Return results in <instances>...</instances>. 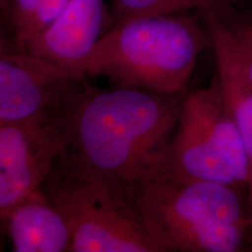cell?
Listing matches in <instances>:
<instances>
[{
  "label": "cell",
  "instance_id": "3",
  "mask_svg": "<svg viewBox=\"0 0 252 252\" xmlns=\"http://www.w3.org/2000/svg\"><path fill=\"white\" fill-rule=\"evenodd\" d=\"M209 43L208 27L204 30L197 15L189 12L133 19L115 24L100 35L76 76H103L115 87L184 94Z\"/></svg>",
  "mask_w": 252,
  "mask_h": 252
},
{
  "label": "cell",
  "instance_id": "14",
  "mask_svg": "<svg viewBox=\"0 0 252 252\" xmlns=\"http://www.w3.org/2000/svg\"><path fill=\"white\" fill-rule=\"evenodd\" d=\"M69 4L70 0H42L33 9L23 27L13 34L14 42L19 43L48 30L61 18Z\"/></svg>",
  "mask_w": 252,
  "mask_h": 252
},
{
  "label": "cell",
  "instance_id": "13",
  "mask_svg": "<svg viewBox=\"0 0 252 252\" xmlns=\"http://www.w3.org/2000/svg\"><path fill=\"white\" fill-rule=\"evenodd\" d=\"M217 77L224 91L230 109L234 113L243 139L249 166V181L245 196L249 212L252 217V88L244 86L239 81L226 75L219 74Z\"/></svg>",
  "mask_w": 252,
  "mask_h": 252
},
{
  "label": "cell",
  "instance_id": "8",
  "mask_svg": "<svg viewBox=\"0 0 252 252\" xmlns=\"http://www.w3.org/2000/svg\"><path fill=\"white\" fill-rule=\"evenodd\" d=\"M182 109L197 123L245 193L249 181L247 153L238 124L219 77L208 88L188 94Z\"/></svg>",
  "mask_w": 252,
  "mask_h": 252
},
{
  "label": "cell",
  "instance_id": "11",
  "mask_svg": "<svg viewBox=\"0 0 252 252\" xmlns=\"http://www.w3.org/2000/svg\"><path fill=\"white\" fill-rule=\"evenodd\" d=\"M214 52L217 72L252 88V9L235 8L223 18L202 15Z\"/></svg>",
  "mask_w": 252,
  "mask_h": 252
},
{
  "label": "cell",
  "instance_id": "4",
  "mask_svg": "<svg viewBox=\"0 0 252 252\" xmlns=\"http://www.w3.org/2000/svg\"><path fill=\"white\" fill-rule=\"evenodd\" d=\"M40 190L70 224V252H166L123 209L108 185L60 157Z\"/></svg>",
  "mask_w": 252,
  "mask_h": 252
},
{
  "label": "cell",
  "instance_id": "2",
  "mask_svg": "<svg viewBox=\"0 0 252 252\" xmlns=\"http://www.w3.org/2000/svg\"><path fill=\"white\" fill-rule=\"evenodd\" d=\"M160 157L112 193L166 252H219L228 241L229 223L252 225L243 191L219 182L186 179L167 168Z\"/></svg>",
  "mask_w": 252,
  "mask_h": 252
},
{
  "label": "cell",
  "instance_id": "10",
  "mask_svg": "<svg viewBox=\"0 0 252 252\" xmlns=\"http://www.w3.org/2000/svg\"><path fill=\"white\" fill-rule=\"evenodd\" d=\"M160 159L167 168L186 179L219 182L243 191L197 123L184 109L174 137Z\"/></svg>",
  "mask_w": 252,
  "mask_h": 252
},
{
  "label": "cell",
  "instance_id": "1",
  "mask_svg": "<svg viewBox=\"0 0 252 252\" xmlns=\"http://www.w3.org/2000/svg\"><path fill=\"white\" fill-rule=\"evenodd\" d=\"M184 94L88 84L63 121L60 158L115 193L161 156L178 126Z\"/></svg>",
  "mask_w": 252,
  "mask_h": 252
},
{
  "label": "cell",
  "instance_id": "15",
  "mask_svg": "<svg viewBox=\"0 0 252 252\" xmlns=\"http://www.w3.org/2000/svg\"><path fill=\"white\" fill-rule=\"evenodd\" d=\"M42 0H7L1 9L9 27L13 31V34L23 27L33 9Z\"/></svg>",
  "mask_w": 252,
  "mask_h": 252
},
{
  "label": "cell",
  "instance_id": "9",
  "mask_svg": "<svg viewBox=\"0 0 252 252\" xmlns=\"http://www.w3.org/2000/svg\"><path fill=\"white\" fill-rule=\"evenodd\" d=\"M15 252H70L72 232L65 216L39 190L1 220Z\"/></svg>",
  "mask_w": 252,
  "mask_h": 252
},
{
  "label": "cell",
  "instance_id": "7",
  "mask_svg": "<svg viewBox=\"0 0 252 252\" xmlns=\"http://www.w3.org/2000/svg\"><path fill=\"white\" fill-rule=\"evenodd\" d=\"M104 0H70L65 12L43 33L21 41L20 48L76 74L102 35Z\"/></svg>",
  "mask_w": 252,
  "mask_h": 252
},
{
  "label": "cell",
  "instance_id": "12",
  "mask_svg": "<svg viewBox=\"0 0 252 252\" xmlns=\"http://www.w3.org/2000/svg\"><path fill=\"white\" fill-rule=\"evenodd\" d=\"M238 2L239 0H111L115 24L193 11L222 18L237 8Z\"/></svg>",
  "mask_w": 252,
  "mask_h": 252
},
{
  "label": "cell",
  "instance_id": "6",
  "mask_svg": "<svg viewBox=\"0 0 252 252\" xmlns=\"http://www.w3.org/2000/svg\"><path fill=\"white\" fill-rule=\"evenodd\" d=\"M65 143L63 121L41 117L0 123V217L37 193Z\"/></svg>",
  "mask_w": 252,
  "mask_h": 252
},
{
  "label": "cell",
  "instance_id": "16",
  "mask_svg": "<svg viewBox=\"0 0 252 252\" xmlns=\"http://www.w3.org/2000/svg\"><path fill=\"white\" fill-rule=\"evenodd\" d=\"M6 2H7V0H0V4H1V8H2V7H4V6H5V4H6Z\"/></svg>",
  "mask_w": 252,
  "mask_h": 252
},
{
  "label": "cell",
  "instance_id": "5",
  "mask_svg": "<svg viewBox=\"0 0 252 252\" xmlns=\"http://www.w3.org/2000/svg\"><path fill=\"white\" fill-rule=\"evenodd\" d=\"M88 86L58 63L1 40L0 123L55 117L64 121Z\"/></svg>",
  "mask_w": 252,
  "mask_h": 252
}]
</instances>
